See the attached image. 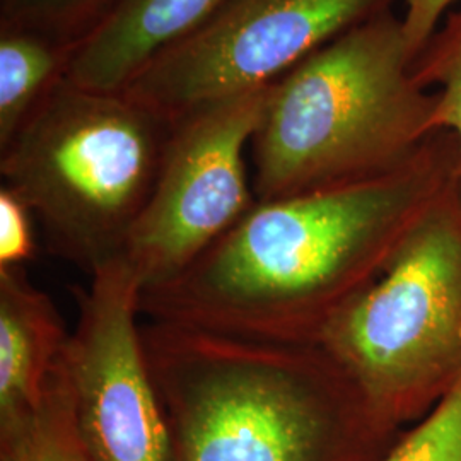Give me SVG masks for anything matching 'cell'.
I'll return each instance as SVG.
<instances>
[{
	"label": "cell",
	"mask_w": 461,
	"mask_h": 461,
	"mask_svg": "<svg viewBox=\"0 0 461 461\" xmlns=\"http://www.w3.org/2000/svg\"><path fill=\"white\" fill-rule=\"evenodd\" d=\"M458 165L456 146L430 139L390 173L257 202L176 277L142 291L140 316L251 340L320 342Z\"/></svg>",
	"instance_id": "cell-1"
},
{
	"label": "cell",
	"mask_w": 461,
	"mask_h": 461,
	"mask_svg": "<svg viewBox=\"0 0 461 461\" xmlns=\"http://www.w3.org/2000/svg\"><path fill=\"white\" fill-rule=\"evenodd\" d=\"M169 461H379L392 430L320 342L140 323Z\"/></svg>",
	"instance_id": "cell-2"
},
{
	"label": "cell",
	"mask_w": 461,
	"mask_h": 461,
	"mask_svg": "<svg viewBox=\"0 0 461 461\" xmlns=\"http://www.w3.org/2000/svg\"><path fill=\"white\" fill-rule=\"evenodd\" d=\"M402 17L381 13L274 83L249 158L257 202L361 182L407 165L434 135Z\"/></svg>",
	"instance_id": "cell-3"
},
{
	"label": "cell",
	"mask_w": 461,
	"mask_h": 461,
	"mask_svg": "<svg viewBox=\"0 0 461 461\" xmlns=\"http://www.w3.org/2000/svg\"><path fill=\"white\" fill-rule=\"evenodd\" d=\"M169 132L166 118L122 91L62 77L0 149L2 186L30 209L49 251L93 276L123 255Z\"/></svg>",
	"instance_id": "cell-4"
},
{
	"label": "cell",
	"mask_w": 461,
	"mask_h": 461,
	"mask_svg": "<svg viewBox=\"0 0 461 461\" xmlns=\"http://www.w3.org/2000/svg\"><path fill=\"white\" fill-rule=\"evenodd\" d=\"M320 344L388 422L420 384L461 371V195L458 176L417 212L393 255Z\"/></svg>",
	"instance_id": "cell-5"
},
{
	"label": "cell",
	"mask_w": 461,
	"mask_h": 461,
	"mask_svg": "<svg viewBox=\"0 0 461 461\" xmlns=\"http://www.w3.org/2000/svg\"><path fill=\"white\" fill-rule=\"evenodd\" d=\"M274 84L176 118L159 175L122 258L140 293L176 277L257 203L247 152Z\"/></svg>",
	"instance_id": "cell-6"
},
{
	"label": "cell",
	"mask_w": 461,
	"mask_h": 461,
	"mask_svg": "<svg viewBox=\"0 0 461 461\" xmlns=\"http://www.w3.org/2000/svg\"><path fill=\"white\" fill-rule=\"evenodd\" d=\"M396 0H226L122 91L169 123L202 104L277 83Z\"/></svg>",
	"instance_id": "cell-7"
},
{
	"label": "cell",
	"mask_w": 461,
	"mask_h": 461,
	"mask_svg": "<svg viewBox=\"0 0 461 461\" xmlns=\"http://www.w3.org/2000/svg\"><path fill=\"white\" fill-rule=\"evenodd\" d=\"M66 371L89 461H169L165 415L140 339V287L120 257L77 287Z\"/></svg>",
	"instance_id": "cell-8"
},
{
	"label": "cell",
	"mask_w": 461,
	"mask_h": 461,
	"mask_svg": "<svg viewBox=\"0 0 461 461\" xmlns=\"http://www.w3.org/2000/svg\"><path fill=\"white\" fill-rule=\"evenodd\" d=\"M224 2L118 0L76 43L64 77L93 91H123L154 59L202 28Z\"/></svg>",
	"instance_id": "cell-9"
},
{
	"label": "cell",
	"mask_w": 461,
	"mask_h": 461,
	"mask_svg": "<svg viewBox=\"0 0 461 461\" xmlns=\"http://www.w3.org/2000/svg\"><path fill=\"white\" fill-rule=\"evenodd\" d=\"M68 340L57 306L24 267L0 268V419L43 400Z\"/></svg>",
	"instance_id": "cell-10"
},
{
	"label": "cell",
	"mask_w": 461,
	"mask_h": 461,
	"mask_svg": "<svg viewBox=\"0 0 461 461\" xmlns=\"http://www.w3.org/2000/svg\"><path fill=\"white\" fill-rule=\"evenodd\" d=\"M76 45L33 30H0V149L66 76Z\"/></svg>",
	"instance_id": "cell-11"
},
{
	"label": "cell",
	"mask_w": 461,
	"mask_h": 461,
	"mask_svg": "<svg viewBox=\"0 0 461 461\" xmlns=\"http://www.w3.org/2000/svg\"><path fill=\"white\" fill-rule=\"evenodd\" d=\"M0 461H89L74 419L66 356L36 407L0 419Z\"/></svg>",
	"instance_id": "cell-12"
},
{
	"label": "cell",
	"mask_w": 461,
	"mask_h": 461,
	"mask_svg": "<svg viewBox=\"0 0 461 461\" xmlns=\"http://www.w3.org/2000/svg\"><path fill=\"white\" fill-rule=\"evenodd\" d=\"M413 79L436 99L434 132L451 133L458 148L461 195V9L445 17L412 64Z\"/></svg>",
	"instance_id": "cell-13"
},
{
	"label": "cell",
	"mask_w": 461,
	"mask_h": 461,
	"mask_svg": "<svg viewBox=\"0 0 461 461\" xmlns=\"http://www.w3.org/2000/svg\"><path fill=\"white\" fill-rule=\"evenodd\" d=\"M118 0H2V24L76 45Z\"/></svg>",
	"instance_id": "cell-14"
},
{
	"label": "cell",
	"mask_w": 461,
	"mask_h": 461,
	"mask_svg": "<svg viewBox=\"0 0 461 461\" xmlns=\"http://www.w3.org/2000/svg\"><path fill=\"white\" fill-rule=\"evenodd\" d=\"M379 461H461V375L434 411Z\"/></svg>",
	"instance_id": "cell-15"
},
{
	"label": "cell",
	"mask_w": 461,
	"mask_h": 461,
	"mask_svg": "<svg viewBox=\"0 0 461 461\" xmlns=\"http://www.w3.org/2000/svg\"><path fill=\"white\" fill-rule=\"evenodd\" d=\"M34 217L30 209L0 186V268L24 267L36 253Z\"/></svg>",
	"instance_id": "cell-16"
},
{
	"label": "cell",
	"mask_w": 461,
	"mask_h": 461,
	"mask_svg": "<svg viewBox=\"0 0 461 461\" xmlns=\"http://www.w3.org/2000/svg\"><path fill=\"white\" fill-rule=\"evenodd\" d=\"M456 0H403L402 26L412 60L438 32Z\"/></svg>",
	"instance_id": "cell-17"
}]
</instances>
